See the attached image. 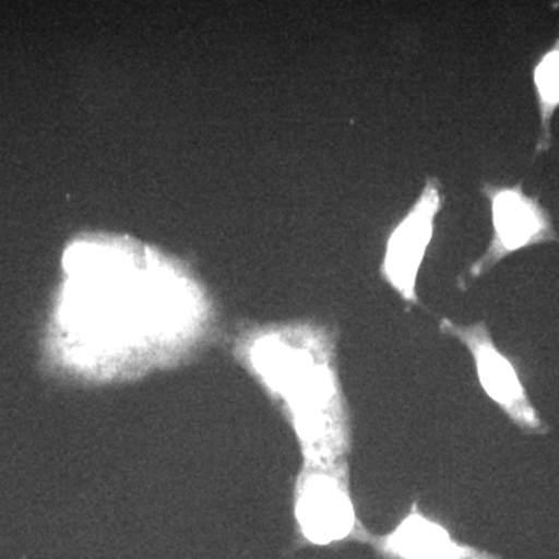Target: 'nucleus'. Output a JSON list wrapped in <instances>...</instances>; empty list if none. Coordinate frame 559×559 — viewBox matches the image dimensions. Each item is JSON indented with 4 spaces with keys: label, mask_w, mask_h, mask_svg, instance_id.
I'll return each instance as SVG.
<instances>
[{
    "label": "nucleus",
    "mask_w": 559,
    "mask_h": 559,
    "mask_svg": "<svg viewBox=\"0 0 559 559\" xmlns=\"http://www.w3.org/2000/svg\"><path fill=\"white\" fill-rule=\"evenodd\" d=\"M296 516L304 538L316 546L371 543V535L359 521L349 492V465L344 460L329 469L301 474L296 492Z\"/></svg>",
    "instance_id": "2"
},
{
    "label": "nucleus",
    "mask_w": 559,
    "mask_h": 559,
    "mask_svg": "<svg viewBox=\"0 0 559 559\" xmlns=\"http://www.w3.org/2000/svg\"><path fill=\"white\" fill-rule=\"evenodd\" d=\"M370 544L382 559H502L459 543L450 530L421 513L418 503L392 532L373 536Z\"/></svg>",
    "instance_id": "6"
},
{
    "label": "nucleus",
    "mask_w": 559,
    "mask_h": 559,
    "mask_svg": "<svg viewBox=\"0 0 559 559\" xmlns=\"http://www.w3.org/2000/svg\"><path fill=\"white\" fill-rule=\"evenodd\" d=\"M481 193L491 205L492 238L484 255L471 264V278L481 277L522 249L558 240L550 213L538 198L525 193L524 183L496 186L485 182Z\"/></svg>",
    "instance_id": "3"
},
{
    "label": "nucleus",
    "mask_w": 559,
    "mask_h": 559,
    "mask_svg": "<svg viewBox=\"0 0 559 559\" xmlns=\"http://www.w3.org/2000/svg\"><path fill=\"white\" fill-rule=\"evenodd\" d=\"M441 334L454 337L468 349L476 366L477 377L484 392L506 412L518 428L530 433H546L547 428L533 407L520 374L513 362L496 345L487 323L476 322L460 325L451 319H441Z\"/></svg>",
    "instance_id": "4"
},
{
    "label": "nucleus",
    "mask_w": 559,
    "mask_h": 559,
    "mask_svg": "<svg viewBox=\"0 0 559 559\" xmlns=\"http://www.w3.org/2000/svg\"><path fill=\"white\" fill-rule=\"evenodd\" d=\"M533 86L538 103L540 134L536 154L546 153L551 146V120L559 109V36L549 50L540 55L533 69Z\"/></svg>",
    "instance_id": "7"
},
{
    "label": "nucleus",
    "mask_w": 559,
    "mask_h": 559,
    "mask_svg": "<svg viewBox=\"0 0 559 559\" xmlns=\"http://www.w3.org/2000/svg\"><path fill=\"white\" fill-rule=\"evenodd\" d=\"M337 331L322 325L272 326L257 334L248 360L285 404L312 469H329L352 451L348 403L337 371Z\"/></svg>",
    "instance_id": "1"
},
{
    "label": "nucleus",
    "mask_w": 559,
    "mask_h": 559,
    "mask_svg": "<svg viewBox=\"0 0 559 559\" xmlns=\"http://www.w3.org/2000/svg\"><path fill=\"white\" fill-rule=\"evenodd\" d=\"M443 204V186L440 180L426 179L417 201L393 227L385 242L380 264L381 277L401 299L414 307L421 305L417 293L418 274L436 234L437 216Z\"/></svg>",
    "instance_id": "5"
}]
</instances>
